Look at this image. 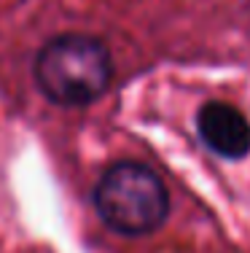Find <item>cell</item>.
I'll list each match as a JSON object with an SVG mask.
<instances>
[{"mask_svg":"<svg viewBox=\"0 0 250 253\" xmlns=\"http://www.w3.org/2000/svg\"><path fill=\"white\" fill-rule=\"evenodd\" d=\"M33 81L59 108H86L110 89L113 54L97 35L59 33L35 54Z\"/></svg>","mask_w":250,"mask_h":253,"instance_id":"1","label":"cell"},{"mask_svg":"<svg viewBox=\"0 0 250 253\" xmlns=\"http://www.w3.org/2000/svg\"><path fill=\"white\" fill-rule=\"evenodd\" d=\"M97 218L124 237L153 234L170 218V191L153 167L135 159H118L103 170L92 189Z\"/></svg>","mask_w":250,"mask_h":253,"instance_id":"2","label":"cell"},{"mask_svg":"<svg viewBox=\"0 0 250 253\" xmlns=\"http://www.w3.org/2000/svg\"><path fill=\"white\" fill-rule=\"evenodd\" d=\"M196 135L207 151L237 162L250 154V119L226 100H207L196 113Z\"/></svg>","mask_w":250,"mask_h":253,"instance_id":"3","label":"cell"}]
</instances>
